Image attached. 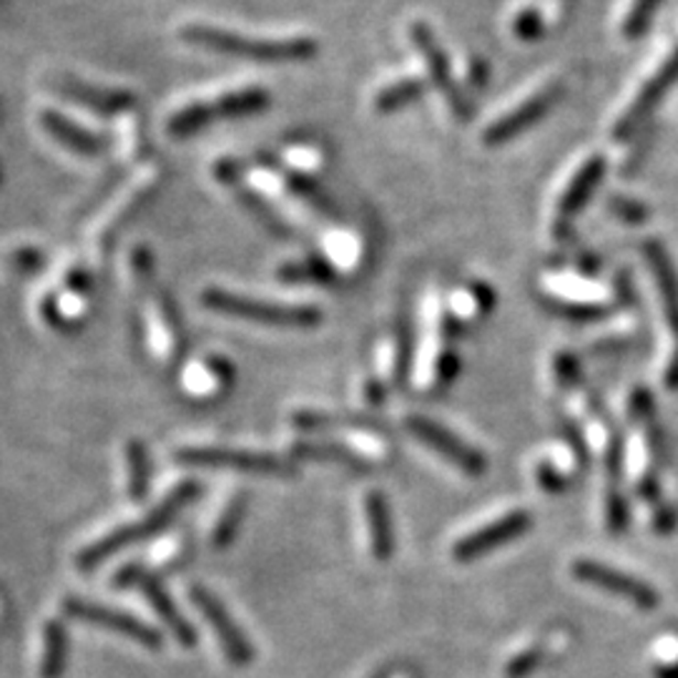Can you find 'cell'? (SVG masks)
I'll list each match as a JSON object with an SVG mask.
<instances>
[{
    "label": "cell",
    "instance_id": "obj_1",
    "mask_svg": "<svg viewBox=\"0 0 678 678\" xmlns=\"http://www.w3.org/2000/svg\"><path fill=\"white\" fill-rule=\"evenodd\" d=\"M179 39L198 45V49L226 53L251 61H306L314 58L320 43L312 35H247L229 29H216L212 23H186Z\"/></svg>",
    "mask_w": 678,
    "mask_h": 678
},
{
    "label": "cell",
    "instance_id": "obj_2",
    "mask_svg": "<svg viewBox=\"0 0 678 678\" xmlns=\"http://www.w3.org/2000/svg\"><path fill=\"white\" fill-rule=\"evenodd\" d=\"M198 493V485L194 481H184L179 483L174 491H171L164 501H161L157 508H153L147 518L129 523V526L116 528L114 532H108L101 540L90 542L88 548H84L76 558V563L80 571H94L101 563H106L108 558H114L116 553H121L123 548L133 546V542L149 540L153 536H159L161 530H164L171 520L176 518V513L184 508L186 503H192Z\"/></svg>",
    "mask_w": 678,
    "mask_h": 678
},
{
    "label": "cell",
    "instance_id": "obj_3",
    "mask_svg": "<svg viewBox=\"0 0 678 678\" xmlns=\"http://www.w3.org/2000/svg\"><path fill=\"white\" fill-rule=\"evenodd\" d=\"M269 90L261 86H244V88H229L222 94L209 98H196L192 104L179 106L174 114L169 116L166 131L174 139H186L196 131H202L216 119H239V116L261 114L269 108Z\"/></svg>",
    "mask_w": 678,
    "mask_h": 678
},
{
    "label": "cell",
    "instance_id": "obj_4",
    "mask_svg": "<svg viewBox=\"0 0 678 678\" xmlns=\"http://www.w3.org/2000/svg\"><path fill=\"white\" fill-rule=\"evenodd\" d=\"M206 310L219 312L226 316H237V320L275 324V327H294L306 330L322 322V312L314 304H294V302H277L261 300V297L239 294L232 289L212 287L202 294Z\"/></svg>",
    "mask_w": 678,
    "mask_h": 678
},
{
    "label": "cell",
    "instance_id": "obj_5",
    "mask_svg": "<svg viewBox=\"0 0 678 678\" xmlns=\"http://www.w3.org/2000/svg\"><path fill=\"white\" fill-rule=\"evenodd\" d=\"M176 463L192 467L209 470H234V473L247 475H269V477H289L297 475V465L279 455L251 450H229V448H181L176 452Z\"/></svg>",
    "mask_w": 678,
    "mask_h": 678
},
{
    "label": "cell",
    "instance_id": "obj_6",
    "mask_svg": "<svg viewBox=\"0 0 678 678\" xmlns=\"http://www.w3.org/2000/svg\"><path fill=\"white\" fill-rule=\"evenodd\" d=\"M157 184H159V166L149 164L136 171L119 192L108 198L104 209L96 214V219L90 222L86 232L88 247L101 249L104 244L114 237V232L119 229V224H123L143 202H147Z\"/></svg>",
    "mask_w": 678,
    "mask_h": 678
},
{
    "label": "cell",
    "instance_id": "obj_7",
    "mask_svg": "<svg viewBox=\"0 0 678 678\" xmlns=\"http://www.w3.org/2000/svg\"><path fill=\"white\" fill-rule=\"evenodd\" d=\"M407 35H410V43H412L415 53H418V56L424 63L428 84L435 86L438 94L445 98L448 111H450L452 119L465 121L470 116V108H467V101L463 96V88L458 86V78H455V74H452V66H450V61L445 56V51H442L438 45L435 33H432V29L424 21H412Z\"/></svg>",
    "mask_w": 678,
    "mask_h": 678
},
{
    "label": "cell",
    "instance_id": "obj_8",
    "mask_svg": "<svg viewBox=\"0 0 678 678\" xmlns=\"http://www.w3.org/2000/svg\"><path fill=\"white\" fill-rule=\"evenodd\" d=\"M88 292H90V279L86 275V269L76 265V261L63 265L56 282H53V287L45 292L41 302L43 320L53 324L56 330L74 327L88 310Z\"/></svg>",
    "mask_w": 678,
    "mask_h": 678
},
{
    "label": "cell",
    "instance_id": "obj_9",
    "mask_svg": "<svg viewBox=\"0 0 678 678\" xmlns=\"http://www.w3.org/2000/svg\"><path fill=\"white\" fill-rule=\"evenodd\" d=\"M63 611H66V616L71 618L94 623V626L119 633V636L133 641V644H141L149 650H159L161 646H164V636H161V633L153 626H149L147 621L136 618L131 616V613L116 611L111 609V605L86 601V599H66V603H63Z\"/></svg>",
    "mask_w": 678,
    "mask_h": 678
},
{
    "label": "cell",
    "instance_id": "obj_10",
    "mask_svg": "<svg viewBox=\"0 0 678 678\" xmlns=\"http://www.w3.org/2000/svg\"><path fill=\"white\" fill-rule=\"evenodd\" d=\"M563 96V86L548 84L538 90H532L528 98H523L520 104H515L510 111H505L485 126L481 133V141L485 147H501V143L515 139L523 131H528L532 123H538L550 108L558 104V98Z\"/></svg>",
    "mask_w": 678,
    "mask_h": 678
},
{
    "label": "cell",
    "instance_id": "obj_11",
    "mask_svg": "<svg viewBox=\"0 0 678 678\" xmlns=\"http://www.w3.org/2000/svg\"><path fill=\"white\" fill-rule=\"evenodd\" d=\"M407 430L418 440H422L430 450H435L438 455L445 458L448 463L463 470L465 475H485L487 460L483 452H477L470 442L458 438L455 432H450L445 424L422 418V415H412V418H407Z\"/></svg>",
    "mask_w": 678,
    "mask_h": 678
},
{
    "label": "cell",
    "instance_id": "obj_12",
    "mask_svg": "<svg viewBox=\"0 0 678 678\" xmlns=\"http://www.w3.org/2000/svg\"><path fill=\"white\" fill-rule=\"evenodd\" d=\"M189 595H192L194 605L202 611V616L212 626L214 636L219 638L226 658L237 666L249 664L251 658H255V648H251L247 633L239 628V623L229 616L226 605L216 599L209 588H204V585H192Z\"/></svg>",
    "mask_w": 678,
    "mask_h": 678
},
{
    "label": "cell",
    "instance_id": "obj_13",
    "mask_svg": "<svg viewBox=\"0 0 678 678\" xmlns=\"http://www.w3.org/2000/svg\"><path fill=\"white\" fill-rule=\"evenodd\" d=\"M530 526H532L530 513L513 510L508 515H503V518L473 530L470 536L460 538L455 546H452V558H455L458 563H470V560L483 558L487 553H493L495 548L505 546V542L520 538L523 532L530 530Z\"/></svg>",
    "mask_w": 678,
    "mask_h": 678
},
{
    "label": "cell",
    "instance_id": "obj_14",
    "mask_svg": "<svg viewBox=\"0 0 678 678\" xmlns=\"http://www.w3.org/2000/svg\"><path fill=\"white\" fill-rule=\"evenodd\" d=\"M573 575L578 581L601 588V591L621 595V599L631 601L633 605H638V609L644 611H654L658 605V593L648 583L638 581V578H633L628 573H621L611 566L595 563V560H575Z\"/></svg>",
    "mask_w": 678,
    "mask_h": 678
},
{
    "label": "cell",
    "instance_id": "obj_15",
    "mask_svg": "<svg viewBox=\"0 0 678 678\" xmlns=\"http://www.w3.org/2000/svg\"><path fill=\"white\" fill-rule=\"evenodd\" d=\"M678 80V45L671 51V56H668L654 76H650L644 86H641L638 96L633 98L628 111L621 116L616 121V129H613V136L616 139H623V136H628L638 129L641 123L648 119V114L654 111L656 104L661 101V98L671 90V86Z\"/></svg>",
    "mask_w": 678,
    "mask_h": 678
},
{
    "label": "cell",
    "instance_id": "obj_16",
    "mask_svg": "<svg viewBox=\"0 0 678 678\" xmlns=\"http://www.w3.org/2000/svg\"><path fill=\"white\" fill-rule=\"evenodd\" d=\"M605 174V159L591 157L585 159L581 166H578L575 174L568 181L566 192L560 194L556 204V216H553V232L556 237H563L568 232V226L575 219V214L583 209L588 204V198L593 196L595 186L601 184V179Z\"/></svg>",
    "mask_w": 678,
    "mask_h": 678
},
{
    "label": "cell",
    "instance_id": "obj_17",
    "mask_svg": "<svg viewBox=\"0 0 678 678\" xmlns=\"http://www.w3.org/2000/svg\"><path fill=\"white\" fill-rule=\"evenodd\" d=\"M63 96L71 101L80 104L88 111L101 114V116H121L129 114L133 106V94L123 88H108V86H94L78 78H63L56 86Z\"/></svg>",
    "mask_w": 678,
    "mask_h": 678
},
{
    "label": "cell",
    "instance_id": "obj_18",
    "mask_svg": "<svg viewBox=\"0 0 678 678\" xmlns=\"http://www.w3.org/2000/svg\"><path fill=\"white\" fill-rule=\"evenodd\" d=\"M39 123L53 141L61 143L63 149L78 153V157H98L104 149L101 139H98L94 131L78 126L74 119H68L66 114L56 111V108H43L39 114Z\"/></svg>",
    "mask_w": 678,
    "mask_h": 678
},
{
    "label": "cell",
    "instance_id": "obj_19",
    "mask_svg": "<svg viewBox=\"0 0 678 678\" xmlns=\"http://www.w3.org/2000/svg\"><path fill=\"white\" fill-rule=\"evenodd\" d=\"M644 255H646L650 271H654L658 294H661V302H664V316H666L668 327H671L674 332L676 347H678V277H676V269L671 265V259H668L666 249L658 241H646Z\"/></svg>",
    "mask_w": 678,
    "mask_h": 678
},
{
    "label": "cell",
    "instance_id": "obj_20",
    "mask_svg": "<svg viewBox=\"0 0 678 678\" xmlns=\"http://www.w3.org/2000/svg\"><path fill=\"white\" fill-rule=\"evenodd\" d=\"M147 342L161 359L174 357L181 345L179 320L164 297H153L147 310Z\"/></svg>",
    "mask_w": 678,
    "mask_h": 678
},
{
    "label": "cell",
    "instance_id": "obj_21",
    "mask_svg": "<svg viewBox=\"0 0 678 678\" xmlns=\"http://www.w3.org/2000/svg\"><path fill=\"white\" fill-rule=\"evenodd\" d=\"M139 585H141L143 595H147V601L153 609V613H157V618L171 631V636H174L181 646L192 648L196 644V631H194L192 623H189L184 613L176 609V603L166 593V588L161 585L159 581H153V578H147V575L141 578Z\"/></svg>",
    "mask_w": 678,
    "mask_h": 678
},
{
    "label": "cell",
    "instance_id": "obj_22",
    "mask_svg": "<svg viewBox=\"0 0 678 678\" xmlns=\"http://www.w3.org/2000/svg\"><path fill=\"white\" fill-rule=\"evenodd\" d=\"M365 518L369 528V548L377 560H390L395 553V530L390 503L385 493L369 491L365 495Z\"/></svg>",
    "mask_w": 678,
    "mask_h": 678
},
{
    "label": "cell",
    "instance_id": "obj_23",
    "mask_svg": "<svg viewBox=\"0 0 678 678\" xmlns=\"http://www.w3.org/2000/svg\"><path fill=\"white\" fill-rule=\"evenodd\" d=\"M424 88H428V80H422L412 74L385 80V84L377 86V90L373 94L375 114L385 116L400 111V108L418 101V98L424 94Z\"/></svg>",
    "mask_w": 678,
    "mask_h": 678
},
{
    "label": "cell",
    "instance_id": "obj_24",
    "mask_svg": "<svg viewBox=\"0 0 678 678\" xmlns=\"http://www.w3.org/2000/svg\"><path fill=\"white\" fill-rule=\"evenodd\" d=\"M493 302H495L493 289L483 282H473L465 284L463 289H458V292L450 297V310L442 316H445L448 327H460V324H465V320H470V316H483L491 312Z\"/></svg>",
    "mask_w": 678,
    "mask_h": 678
},
{
    "label": "cell",
    "instance_id": "obj_25",
    "mask_svg": "<svg viewBox=\"0 0 678 678\" xmlns=\"http://www.w3.org/2000/svg\"><path fill=\"white\" fill-rule=\"evenodd\" d=\"M362 239L357 234L345 232V229H332L324 234V247H322V259L334 271H349L359 269L362 265Z\"/></svg>",
    "mask_w": 678,
    "mask_h": 678
},
{
    "label": "cell",
    "instance_id": "obj_26",
    "mask_svg": "<svg viewBox=\"0 0 678 678\" xmlns=\"http://www.w3.org/2000/svg\"><path fill=\"white\" fill-rule=\"evenodd\" d=\"M68 661V633L61 621H49L43 628L41 678H61Z\"/></svg>",
    "mask_w": 678,
    "mask_h": 678
},
{
    "label": "cell",
    "instance_id": "obj_27",
    "mask_svg": "<svg viewBox=\"0 0 678 678\" xmlns=\"http://www.w3.org/2000/svg\"><path fill=\"white\" fill-rule=\"evenodd\" d=\"M282 159L292 174L312 179V174H316V171L327 164V151H324V147H320L316 141H294L287 143Z\"/></svg>",
    "mask_w": 678,
    "mask_h": 678
},
{
    "label": "cell",
    "instance_id": "obj_28",
    "mask_svg": "<svg viewBox=\"0 0 678 678\" xmlns=\"http://www.w3.org/2000/svg\"><path fill=\"white\" fill-rule=\"evenodd\" d=\"M294 452L300 458L322 460V463H342L355 470L369 467V460L365 455H359V452L347 445H337V442H322V445H314V442H297Z\"/></svg>",
    "mask_w": 678,
    "mask_h": 678
},
{
    "label": "cell",
    "instance_id": "obj_29",
    "mask_svg": "<svg viewBox=\"0 0 678 678\" xmlns=\"http://www.w3.org/2000/svg\"><path fill=\"white\" fill-rule=\"evenodd\" d=\"M247 503H249V495L247 493H239V495H234L232 501L224 505V510L219 515V520H216L214 532H212V546L216 550H222V548L229 546V542L234 540V536H237V530L241 526L244 515H247Z\"/></svg>",
    "mask_w": 678,
    "mask_h": 678
},
{
    "label": "cell",
    "instance_id": "obj_30",
    "mask_svg": "<svg viewBox=\"0 0 678 678\" xmlns=\"http://www.w3.org/2000/svg\"><path fill=\"white\" fill-rule=\"evenodd\" d=\"M126 463H129V493L133 501H143L149 493L151 481V463L147 445L139 440H131L126 448Z\"/></svg>",
    "mask_w": 678,
    "mask_h": 678
},
{
    "label": "cell",
    "instance_id": "obj_31",
    "mask_svg": "<svg viewBox=\"0 0 678 678\" xmlns=\"http://www.w3.org/2000/svg\"><path fill=\"white\" fill-rule=\"evenodd\" d=\"M334 277V269L322 257L289 261L279 269V279L284 282H302V284H322Z\"/></svg>",
    "mask_w": 678,
    "mask_h": 678
},
{
    "label": "cell",
    "instance_id": "obj_32",
    "mask_svg": "<svg viewBox=\"0 0 678 678\" xmlns=\"http://www.w3.org/2000/svg\"><path fill=\"white\" fill-rule=\"evenodd\" d=\"M664 0H633V6L628 8L626 18H623L621 33L623 39L636 41L641 35H646L650 21H654V15L658 11V6H661Z\"/></svg>",
    "mask_w": 678,
    "mask_h": 678
},
{
    "label": "cell",
    "instance_id": "obj_33",
    "mask_svg": "<svg viewBox=\"0 0 678 678\" xmlns=\"http://www.w3.org/2000/svg\"><path fill=\"white\" fill-rule=\"evenodd\" d=\"M542 302L548 304L550 312H556L560 316H566V320H573V322H593V320H601V316L609 314V306H603V304L553 300V297H546Z\"/></svg>",
    "mask_w": 678,
    "mask_h": 678
},
{
    "label": "cell",
    "instance_id": "obj_34",
    "mask_svg": "<svg viewBox=\"0 0 678 678\" xmlns=\"http://www.w3.org/2000/svg\"><path fill=\"white\" fill-rule=\"evenodd\" d=\"M510 31L518 41H538L540 35L546 33V18H542L538 8H520V11L513 15Z\"/></svg>",
    "mask_w": 678,
    "mask_h": 678
},
{
    "label": "cell",
    "instance_id": "obj_35",
    "mask_svg": "<svg viewBox=\"0 0 678 678\" xmlns=\"http://www.w3.org/2000/svg\"><path fill=\"white\" fill-rule=\"evenodd\" d=\"M628 520L631 508L626 495L618 487H609V495H605V523H609V530L621 536V532L628 530Z\"/></svg>",
    "mask_w": 678,
    "mask_h": 678
},
{
    "label": "cell",
    "instance_id": "obj_36",
    "mask_svg": "<svg viewBox=\"0 0 678 678\" xmlns=\"http://www.w3.org/2000/svg\"><path fill=\"white\" fill-rule=\"evenodd\" d=\"M605 473L611 477V487H618V481L623 477V465H626V448H623L621 438H613L605 450Z\"/></svg>",
    "mask_w": 678,
    "mask_h": 678
},
{
    "label": "cell",
    "instance_id": "obj_37",
    "mask_svg": "<svg viewBox=\"0 0 678 678\" xmlns=\"http://www.w3.org/2000/svg\"><path fill=\"white\" fill-rule=\"evenodd\" d=\"M628 407H631V418L633 420H638V422H644V424L654 422L656 405H654V395H650L646 387H636V390L631 392Z\"/></svg>",
    "mask_w": 678,
    "mask_h": 678
},
{
    "label": "cell",
    "instance_id": "obj_38",
    "mask_svg": "<svg viewBox=\"0 0 678 678\" xmlns=\"http://www.w3.org/2000/svg\"><path fill=\"white\" fill-rule=\"evenodd\" d=\"M538 664H540V650L528 648L515 658H510V664L505 666V676H508V678H528L532 671H536Z\"/></svg>",
    "mask_w": 678,
    "mask_h": 678
},
{
    "label": "cell",
    "instance_id": "obj_39",
    "mask_svg": "<svg viewBox=\"0 0 678 678\" xmlns=\"http://www.w3.org/2000/svg\"><path fill=\"white\" fill-rule=\"evenodd\" d=\"M460 88H485L487 84V63L477 56H467L463 61V76H460Z\"/></svg>",
    "mask_w": 678,
    "mask_h": 678
},
{
    "label": "cell",
    "instance_id": "obj_40",
    "mask_svg": "<svg viewBox=\"0 0 678 678\" xmlns=\"http://www.w3.org/2000/svg\"><path fill=\"white\" fill-rule=\"evenodd\" d=\"M611 209H613V214L621 216V219L628 222V224H641L648 216L644 204L628 202V198H611Z\"/></svg>",
    "mask_w": 678,
    "mask_h": 678
},
{
    "label": "cell",
    "instance_id": "obj_41",
    "mask_svg": "<svg viewBox=\"0 0 678 678\" xmlns=\"http://www.w3.org/2000/svg\"><path fill=\"white\" fill-rule=\"evenodd\" d=\"M556 379L563 387H571L578 383V362L568 352H560L556 357Z\"/></svg>",
    "mask_w": 678,
    "mask_h": 678
},
{
    "label": "cell",
    "instance_id": "obj_42",
    "mask_svg": "<svg viewBox=\"0 0 678 678\" xmlns=\"http://www.w3.org/2000/svg\"><path fill=\"white\" fill-rule=\"evenodd\" d=\"M538 483L546 487V491H550V493L566 491V477L560 475V473H556V467L548 465V463H540L538 465Z\"/></svg>",
    "mask_w": 678,
    "mask_h": 678
},
{
    "label": "cell",
    "instance_id": "obj_43",
    "mask_svg": "<svg viewBox=\"0 0 678 678\" xmlns=\"http://www.w3.org/2000/svg\"><path fill=\"white\" fill-rule=\"evenodd\" d=\"M676 523H678V515L671 505H658L656 515H654V528L658 536H668V532H674Z\"/></svg>",
    "mask_w": 678,
    "mask_h": 678
},
{
    "label": "cell",
    "instance_id": "obj_44",
    "mask_svg": "<svg viewBox=\"0 0 678 678\" xmlns=\"http://www.w3.org/2000/svg\"><path fill=\"white\" fill-rule=\"evenodd\" d=\"M648 428V445H650V452H654L656 460H664L666 458V435H664V428H658L656 422L646 424Z\"/></svg>",
    "mask_w": 678,
    "mask_h": 678
},
{
    "label": "cell",
    "instance_id": "obj_45",
    "mask_svg": "<svg viewBox=\"0 0 678 678\" xmlns=\"http://www.w3.org/2000/svg\"><path fill=\"white\" fill-rule=\"evenodd\" d=\"M658 493H661V485H658L656 475H650V473H648V475L641 477V483H638V495L644 497V501H656Z\"/></svg>",
    "mask_w": 678,
    "mask_h": 678
},
{
    "label": "cell",
    "instance_id": "obj_46",
    "mask_svg": "<svg viewBox=\"0 0 678 678\" xmlns=\"http://www.w3.org/2000/svg\"><path fill=\"white\" fill-rule=\"evenodd\" d=\"M666 385L671 387V390H678V347L674 352L671 362H668V369H666Z\"/></svg>",
    "mask_w": 678,
    "mask_h": 678
},
{
    "label": "cell",
    "instance_id": "obj_47",
    "mask_svg": "<svg viewBox=\"0 0 678 678\" xmlns=\"http://www.w3.org/2000/svg\"><path fill=\"white\" fill-rule=\"evenodd\" d=\"M656 678H678V661L656 668Z\"/></svg>",
    "mask_w": 678,
    "mask_h": 678
}]
</instances>
